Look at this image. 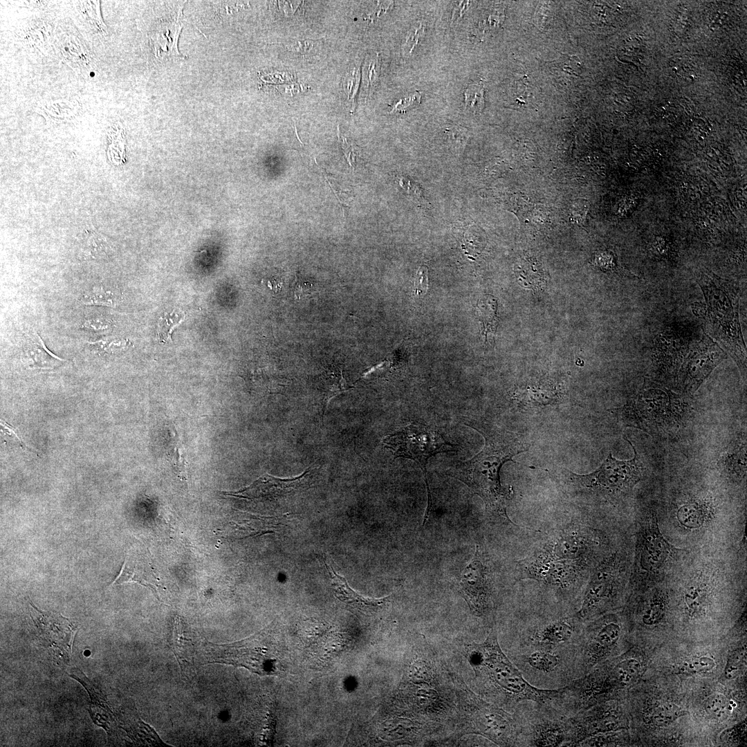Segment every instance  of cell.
<instances>
[{"mask_svg":"<svg viewBox=\"0 0 747 747\" xmlns=\"http://www.w3.org/2000/svg\"><path fill=\"white\" fill-rule=\"evenodd\" d=\"M477 430L485 438L484 447L472 459L456 463L454 477L479 495L489 511L510 522L506 504L511 492L501 485L500 469L515 454L528 450L529 445L512 432L485 427Z\"/></svg>","mask_w":747,"mask_h":747,"instance_id":"cell-1","label":"cell"},{"mask_svg":"<svg viewBox=\"0 0 747 747\" xmlns=\"http://www.w3.org/2000/svg\"><path fill=\"white\" fill-rule=\"evenodd\" d=\"M465 651L477 680L506 703L531 701L544 705L560 697V689H540L528 683L504 654L494 631L481 643L468 645Z\"/></svg>","mask_w":747,"mask_h":747,"instance_id":"cell-2","label":"cell"},{"mask_svg":"<svg viewBox=\"0 0 747 747\" xmlns=\"http://www.w3.org/2000/svg\"><path fill=\"white\" fill-rule=\"evenodd\" d=\"M698 282L706 302L708 333L734 359L746 376V349L739 323L737 290L713 276L703 275Z\"/></svg>","mask_w":747,"mask_h":747,"instance_id":"cell-3","label":"cell"},{"mask_svg":"<svg viewBox=\"0 0 747 747\" xmlns=\"http://www.w3.org/2000/svg\"><path fill=\"white\" fill-rule=\"evenodd\" d=\"M269 631L230 644L217 645L203 640L205 663H219L244 667L260 675L275 674L279 664Z\"/></svg>","mask_w":747,"mask_h":747,"instance_id":"cell-4","label":"cell"},{"mask_svg":"<svg viewBox=\"0 0 747 747\" xmlns=\"http://www.w3.org/2000/svg\"><path fill=\"white\" fill-rule=\"evenodd\" d=\"M683 552L663 535L654 514H648L641 520L637 538L636 572L645 577L661 575Z\"/></svg>","mask_w":747,"mask_h":747,"instance_id":"cell-5","label":"cell"},{"mask_svg":"<svg viewBox=\"0 0 747 747\" xmlns=\"http://www.w3.org/2000/svg\"><path fill=\"white\" fill-rule=\"evenodd\" d=\"M626 440L635 453L631 460L618 461L610 454L601 466L590 474L579 475L570 473L571 480L579 487L605 494L617 495L629 492L640 480L643 468L634 445Z\"/></svg>","mask_w":747,"mask_h":747,"instance_id":"cell-6","label":"cell"},{"mask_svg":"<svg viewBox=\"0 0 747 747\" xmlns=\"http://www.w3.org/2000/svg\"><path fill=\"white\" fill-rule=\"evenodd\" d=\"M382 442L395 458H407L418 462L425 475L429 458L437 453L453 450V445L438 432L423 425L410 424L399 432L387 435Z\"/></svg>","mask_w":747,"mask_h":747,"instance_id":"cell-7","label":"cell"},{"mask_svg":"<svg viewBox=\"0 0 747 747\" xmlns=\"http://www.w3.org/2000/svg\"><path fill=\"white\" fill-rule=\"evenodd\" d=\"M622 570L617 554L600 562L592 572L581 607L574 615L578 620H588L607 607L617 593Z\"/></svg>","mask_w":747,"mask_h":747,"instance_id":"cell-8","label":"cell"},{"mask_svg":"<svg viewBox=\"0 0 747 747\" xmlns=\"http://www.w3.org/2000/svg\"><path fill=\"white\" fill-rule=\"evenodd\" d=\"M29 611L43 645L54 658L68 662L77 631L76 625L61 614L39 609L29 601Z\"/></svg>","mask_w":747,"mask_h":747,"instance_id":"cell-9","label":"cell"},{"mask_svg":"<svg viewBox=\"0 0 747 747\" xmlns=\"http://www.w3.org/2000/svg\"><path fill=\"white\" fill-rule=\"evenodd\" d=\"M727 358L723 349L706 334L691 349L679 374V385L695 391L712 370Z\"/></svg>","mask_w":747,"mask_h":747,"instance_id":"cell-10","label":"cell"},{"mask_svg":"<svg viewBox=\"0 0 747 747\" xmlns=\"http://www.w3.org/2000/svg\"><path fill=\"white\" fill-rule=\"evenodd\" d=\"M566 720L568 729L566 746H575L590 736L612 732L625 726L620 712L610 707L587 708L575 712Z\"/></svg>","mask_w":747,"mask_h":747,"instance_id":"cell-11","label":"cell"},{"mask_svg":"<svg viewBox=\"0 0 747 747\" xmlns=\"http://www.w3.org/2000/svg\"><path fill=\"white\" fill-rule=\"evenodd\" d=\"M460 587V591L473 614L484 616L492 609V589L477 546L471 562L461 574Z\"/></svg>","mask_w":747,"mask_h":747,"instance_id":"cell-12","label":"cell"},{"mask_svg":"<svg viewBox=\"0 0 747 747\" xmlns=\"http://www.w3.org/2000/svg\"><path fill=\"white\" fill-rule=\"evenodd\" d=\"M592 536L578 532L564 533L546 543L535 553L554 560H563L586 566L593 548Z\"/></svg>","mask_w":747,"mask_h":747,"instance_id":"cell-13","label":"cell"},{"mask_svg":"<svg viewBox=\"0 0 747 747\" xmlns=\"http://www.w3.org/2000/svg\"><path fill=\"white\" fill-rule=\"evenodd\" d=\"M308 474V470L299 477L291 479H279L266 474L248 487L234 492H225V495L251 500L275 499L286 496L304 486L307 482Z\"/></svg>","mask_w":747,"mask_h":747,"instance_id":"cell-14","label":"cell"},{"mask_svg":"<svg viewBox=\"0 0 747 747\" xmlns=\"http://www.w3.org/2000/svg\"><path fill=\"white\" fill-rule=\"evenodd\" d=\"M620 631L621 627L615 620H604L589 631L582 650L584 664L589 667L607 655L618 640Z\"/></svg>","mask_w":747,"mask_h":747,"instance_id":"cell-15","label":"cell"},{"mask_svg":"<svg viewBox=\"0 0 747 747\" xmlns=\"http://www.w3.org/2000/svg\"><path fill=\"white\" fill-rule=\"evenodd\" d=\"M69 676L80 683L87 691L90 698L89 712L93 723L104 729L108 739L116 736L118 723L116 717L102 692L78 668H73Z\"/></svg>","mask_w":747,"mask_h":747,"instance_id":"cell-16","label":"cell"},{"mask_svg":"<svg viewBox=\"0 0 747 747\" xmlns=\"http://www.w3.org/2000/svg\"><path fill=\"white\" fill-rule=\"evenodd\" d=\"M21 353L22 362L29 369H53L67 361L50 351L33 329L24 333Z\"/></svg>","mask_w":747,"mask_h":747,"instance_id":"cell-17","label":"cell"},{"mask_svg":"<svg viewBox=\"0 0 747 747\" xmlns=\"http://www.w3.org/2000/svg\"><path fill=\"white\" fill-rule=\"evenodd\" d=\"M526 746H566L568 729L566 718H541L531 725L527 733Z\"/></svg>","mask_w":747,"mask_h":747,"instance_id":"cell-18","label":"cell"},{"mask_svg":"<svg viewBox=\"0 0 747 747\" xmlns=\"http://www.w3.org/2000/svg\"><path fill=\"white\" fill-rule=\"evenodd\" d=\"M577 630L571 618L550 622L539 627L530 640L535 647L555 649L571 642Z\"/></svg>","mask_w":747,"mask_h":747,"instance_id":"cell-19","label":"cell"},{"mask_svg":"<svg viewBox=\"0 0 747 747\" xmlns=\"http://www.w3.org/2000/svg\"><path fill=\"white\" fill-rule=\"evenodd\" d=\"M324 564L329 573L335 596L353 609L363 614H371L381 608L387 601V598L374 599L360 595L349 586L343 576L336 573L325 561Z\"/></svg>","mask_w":747,"mask_h":747,"instance_id":"cell-20","label":"cell"},{"mask_svg":"<svg viewBox=\"0 0 747 747\" xmlns=\"http://www.w3.org/2000/svg\"><path fill=\"white\" fill-rule=\"evenodd\" d=\"M133 706L123 707L120 712V719L123 723L121 727L136 744L140 745H163V742L155 731L139 718Z\"/></svg>","mask_w":747,"mask_h":747,"instance_id":"cell-21","label":"cell"},{"mask_svg":"<svg viewBox=\"0 0 747 747\" xmlns=\"http://www.w3.org/2000/svg\"><path fill=\"white\" fill-rule=\"evenodd\" d=\"M714 508L711 503L703 499H694L683 504L676 512V519L685 528L696 529L711 521Z\"/></svg>","mask_w":747,"mask_h":747,"instance_id":"cell-22","label":"cell"},{"mask_svg":"<svg viewBox=\"0 0 747 747\" xmlns=\"http://www.w3.org/2000/svg\"><path fill=\"white\" fill-rule=\"evenodd\" d=\"M60 51L64 61L73 69L81 73L92 69L90 52L79 38L72 35L66 36L61 42Z\"/></svg>","mask_w":747,"mask_h":747,"instance_id":"cell-23","label":"cell"},{"mask_svg":"<svg viewBox=\"0 0 747 747\" xmlns=\"http://www.w3.org/2000/svg\"><path fill=\"white\" fill-rule=\"evenodd\" d=\"M120 575L115 581L119 580L120 582H135L144 586L148 587L155 593L158 598V589L160 586L157 583L156 576L150 564L145 566L148 562H142L141 568H138L136 555L127 557Z\"/></svg>","mask_w":747,"mask_h":747,"instance_id":"cell-24","label":"cell"},{"mask_svg":"<svg viewBox=\"0 0 747 747\" xmlns=\"http://www.w3.org/2000/svg\"><path fill=\"white\" fill-rule=\"evenodd\" d=\"M185 630L184 622L177 616L173 634V649L182 672H185V675H191L193 659L190 657V654L192 648L191 640L187 638Z\"/></svg>","mask_w":747,"mask_h":747,"instance_id":"cell-25","label":"cell"},{"mask_svg":"<svg viewBox=\"0 0 747 747\" xmlns=\"http://www.w3.org/2000/svg\"><path fill=\"white\" fill-rule=\"evenodd\" d=\"M319 385L325 406L333 397L351 388L344 377L341 365H332L320 374Z\"/></svg>","mask_w":747,"mask_h":747,"instance_id":"cell-26","label":"cell"},{"mask_svg":"<svg viewBox=\"0 0 747 747\" xmlns=\"http://www.w3.org/2000/svg\"><path fill=\"white\" fill-rule=\"evenodd\" d=\"M520 660L538 672H554L560 664V655L552 649L536 647V649L520 656Z\"/></svg>","mask_w":747,"mask_h":747,"instance_id":"cell-27","label":"cell"},{"mask_svg":"<svg viewBox=\"0 0 747 747\" xmlns=\"http://www.w3.org/2000/svg\"><path fill=\"white\" fill-rule=\"evenodd\" d=\"M694 578L696 579L686 586L683 595L687 611L692 615L701 611L706 605L708 593L706 576L698 574Z\"/></svg>","mask_w":747,"mask_h":747,"instance_id":"cell-28","label":"cell"},{"mask_svg":"<svg viewBox=\"0 0 747 747\" xmlns=\"http://www.w3.org/2000/svg\"><path fill=\"white\" fill-rule=\"evenodd\" d=\"M181 11L179 12L177 19L172 24L162 26L156 34L155 48L159 53L160 49L165 54L181 56L178 48L177 42L179 37L182 24L180 21Z\"/></svg>","mask_w":747,"mask_h":747,"instance_id":"cell-29","label":"cell"},{"mask_svg":"<svg viewBox=\"0 0 747 747\" xmlns=\"http://www.w3.org/2000/svg\"><path fill=\"white\" fill-rule=\"evenodd\" d=\"M497 301L490 295H485L477 304L476 314L483 327L486 338L488 333L495 331L497 320Z\"/></svg>","mask_w":747,"mask_h":747,"instance_id":"cell-30","label":"cell"},{"mask_svg":"<svg viewBox=\"0 0 747 747\" xmlns=\"http://www.w3.org/2000/svg\"><path fill=\"white\" fill-rule=\"evenodd\" d=\"M721 461L722 468L730 477L743 478L746 472V445L727 453Z\"/></svg>","mask_w":747,"mask_h":747,"instance_id":"cell-31","label":"cell"},{"mask_svg":"<svg viewBox=\"0 0 747 747\" xmlns=\"http://www.w3.org/2000/svg\"><path fill=\"white\" fill-rule=\"evenodd\" d=\"M80 302L84 305L114 307L116 296L104 286H94L82 295Z\"/></svg>","mask_w":747,"mask_h":747,"instance_id":"cell-32","label":"cell"},{"mask_svg":"<svg viewBox=\"0 0 747 747\" xmlns=\"http://www.w3.org/2000/svg\"><path fill=\"white\" fill-rule=\"evenodd\" d=\"M666 601L661 592L655 593L646 606L642 620L646 625H654L661 621L665 616Z\"/></svg>","mask_w":747,"mask_h":747,"instance_id":"cell-33","label":"cell"},{"mask_svg":"<svg viewBox=\"0 0 747 747\" xmlns=\"http://www.w3.org/2000/svg\"><path fill=\"white\" fill-rule=\"evenodd\" d=\"M687 713V711L676 704L664 703L655 708L652 715V721L657 726H667Z\"/></svg>","mask_w":747,"mask_h":747,"instance_id":"cell-34","label":"cell"},{"mask_svg":"<svg viewBox=\"0 0 747 747\" xmlns=\"http://www.w3.org/2000/svg\"><path fill=\"white\" fill-rule=\"evenodd\" d=\"M89 344L98 353L113 355L127 351L131 343L127 338H106L89 342Z\"/></svg>","mask_w":747,"mask_h":747,"instance_id":"cell-35","label":"cell"},{"mask_svg":"<svg viewBox=\"0 0 747 747\" xmlns=\"http://www.w3.org/2000/svg\"><path fill=\"white\" fill-rule=\"evenodd\" d=\"M181 313H165L158 321L156 339L159 342H168L171 340V333L174 328L183 320Z\"/></svg>","mask_w":747,"mask_h":747,"instance_id":"cell-36","label":"cell"},{"mask_svg":"<svg viewBox=\"0 0 747 747\" xmlns=\"http://www.w3.org/2000/svg\"><path fill=\"white\" fill-rule=\"evenodd\" d=\"M465 109L473 112H481L484 107V87L481 82L470 85L464 92Z\"/></svg>","mask_w":747,"mask_h":747,"instance_id":"cell-37","label":"cell"},{"mask_svg":"<svg viewBox=\"0 0 747 747\" xmlns=\"http://www.w3.org/2000/svg\"><path fill=\"white\" fill-rule=\"evenodd\" d=\"M113 328L111 319L101 315L87 317L81 324L82 329L100 335H109Z\"/></svg>","mask_w":747,"mask_h":747,"instance_id":"cell-38","label":"cell"},{"mask_svg":"<svg viewBox=\"0 0 747 747\" xmlns=\"http://www.w3.org/2000/svg\"><path fill=\"white\" fill-rule=\"evenodd\" d=\"M505 19V10L504 8L497 7L486 14L479 23V28L483 34L490 33L498 29L504 23Z\"/></svg>","mask_w":747,"mask_h":747,"instance_id":"cell-39","label":"cell"},{"mask_svg":"<svg viewBox=\"0 0 747 747\" xmlns=\"http://www.w3.org/2000/svg\"><path fill=\"white\" fill-rule=\"evenodd\" d=\"M425 35V26L421 24L414 26L407 33L402 45L403 54L410 56Z\"/></svg>","mask_w":747,"mask_h":747,"instance_id":"cell-40","label":"cell"},{"mask_svg":"<svg viewBox=\"0 0 747 747\" xmlns=\"http://www.w3.org/2000/svg\"><path fill=\"white\" fill-rule=\"evenodd\" d=\"M715 666L713 659L707 656L693 658L683 661L680 669L689 673L706 672L712 670Z\"/></svg>","mask_w":747,"mask_h":747,"instance_id":"cell-41","label":"cell"},{"mask_svg":"<svg viewBox=\"0 0 747 747\" xmlns=\"http://www.w3.org/2000/svg\"><path fill=\"white\" fill-rule=\"evenodd\" d=\"M97 1H84L82 2V13L83 17L86 19L88 24H91L94 28L102 31L104 30V24L102 20L99 7L97 8L98 3Z\"/></svg>","mask_w":747,"mask_h":747,"instance_id":"cell-42","label":"cell"},{"mask_svg":"<svg viewBox=\"0 0 747 747\" xmlns=\"http://www.w3.org/2000/svg\"><path fill=\"white\" fill-rule=\"evenodd\" d=\"M706 708L711 715L721 718L729 710L728 701L724 695L717 693L710 697Z\"/></svg>","mask_w":747,"mask_h":747,"instance_id":"cell-43","label":"cell"},{"mask_svg":"<svg viewBox=\"0 0 747 747\" xmlns=\"http://www.w3.org/2000/svg\"><path fill=\"white\" fill-rule=\"evenodd\" d=\"M85 253L92 259L106 256L109 253V243L102 237H92L88 241Z\"/></svg>","mask_w":747,"mask_h":747,"instance_id":"cell-44","label":"cell"},{"mask_svg":"<svg viewBox=\"0 0 747 747\" xmlns=\"http://www.w3.org/2000/svg\"><path fill=\"white\" fill-rule=\"evenodd\" d=\"M366 69V77L367 80L368 92L370 93L377 85L380 75V61L377 54L368 59Z\"/></svg>","mask_w":747,"mask_h":747,"instance_id":"cell-45","label":"cell"},{"mask_svg":"<svg viewBox=\"0 0 747 747\" xmlns=\"http://www.w3.org/2000/svg\"><path fill=\"white\" fill-rule=\"evenodd\" d=\"M421 93L414 92L409 95L399 100L392 107L391 113L396 112L403 113L410 108H413L421 103Z\"/></svg>","mask_w":747,"mask_h":747,"instance_id":"cell-46","label":"cell"},{"mask_svg":"<svg viewBox=\"0 0 747 747\" xmlns=\"http://www.w3.org/2000/svg\"><path fill=\"white\" fill-rule=\"evenodd\" d=\"M414 291L415 295H424L426 293L428 288V268L426 266L423 265L418 269L414 281Z\"/></svg>","mask_w":747,"mask_h":747,"instance_id":"cell-47","label":"cell"},{"mask_svg":"<svg viewBox=\"0 0 747 747\" xmlns=\"http://www.w3.org/2000/svg\"><path fill=\"white\" fill-rule=\"evenodd\" d=\"M741 660L739 654L732 655L729 657L725 669V676L727 679H732L739 674L741 668Z\"/></svg>","mask_w":747,"mask_h":747,"instance_id":"cell-48","label":"cell"},{"mask_svg":"<svg viewBox=\"0 0 747 747\" xmlns=\"http://www.w3.org/2000/svg\"><path fill=\"white\" fill-rule=\"evenodd\" d=\"M315 286L307 281L296 279L295 295L299 299L308 297L315 291Z\"/></svg>","mask_w":747,"mask_h":747,"instance_id":"cell-49","label":"cell"},{"mask_svg":"<svg viewBox=\"0 0 747 747\" xmlns=\"http://www.w3.org/2000/svg\"><path fill=\"white\" fill-rule=\"evenodd\" d=\"M359 80L360 73L358 70H354L351 76L347 75L345 78L344 89L348 96L350 95L351 93H353V96L356 95L358 88Z\"/></svg>","mask_w":747,"mask_h":747,"instance_id":"cell-50","label":"cell"},{"mask_svg":"<svg viewBox=\"0 0 747 747\" xmlns=\"http://www.w3.org/2000/svg\"><path fill=\"white\" fill-rule=\"evenodd\" d=\"M448 134L450 137L452 143L456 146L463 145L467 137L464 129H461V127H452L447 129Z\"/></svg>","mask_w":747,"mask_h":747,"instance_id":"cell-51","label":"cell"},{"mask_svg":"<svg viewBox=\"0 0 747 747\" xmlns=\"http://www.w3.org/2000/svg\"><path fill=\"white\" fill-rule=\"evenodd\" d=\"M470 5L469 1H459L454 8L452 16V23L458 21L465 12Z\"/></svg>","mask_w":747,"mask_h":747,"instance_id":"cell-52","label":"cell"},{"mask_svg":"<svg viewBox=\"0 0 747 747\" xmlns=\"http://www.w3.org/2000/svg\"><path fill=\"white\" fill-rule=\"evenodd\" d=\"M268 286L276 293H279L282 286V282L280 279H273L268 282Z\"/></svg>","mask_w":747,"mask_h":747,"instance_id":"cell-53","label":"cell"}]
</instances>
